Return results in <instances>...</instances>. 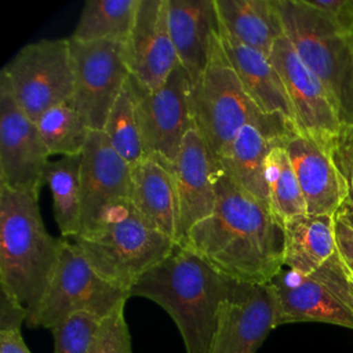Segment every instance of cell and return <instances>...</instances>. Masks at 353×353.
Returning <instances> with one entry per match:
<instances>
[{
    "mask_svg": "<svg viewBox=\"0 0 353 353\" xmlns=\"http://www.w3.org/2000/svg\"><path fill=\"white\" fill-rule=\"evenodd\" d=\"M130 189L131 165L113 149L103 131L91 130L81 153L80 233L90 229L108 205L130 199Z\"/></svg>",
    "mask_w": 353,
    "mask_h": 353,
    "instance_id": "18",
    "label": "cell"
},
{
    "mask_svg": "<svg viewBox=\"0 0 353 353\" xmlns=\"http://www.w3.org/2000/svg\"><path fill=\"white\" fill-rule=\"evenodd\" d=\"M50 152L0 73V185L39 196Z\"/></svg>",
    "mask_w": 353,
    "mask_h": 353,
    "instance_id": "12",
    "label": "cell"
},
{
    "mask_svg": "<svg viewBox=\"0 0 353 353\" xmlns=\"http://www.w3.org/2000/svg\"><path fill=\"white\" fill-rule=\"evenodd\" d=\"M284 148L298 178L306 214L334 215L347 200V192L331 153L299 132L291 134Z\"/></svg>",
    "mask_w": 353,
    "mask_h": 353,
    "instance_id": "19",
    "label": "cell"
},
{
    "mask_svg": "<svg viewBox=\"0 0 353 353\" xmlns=\"http://www.w3.org/2000/svg\"><path fill=\"white\" fill-rule=\"evenodd\" d=\"M334 233L335 245L339 258L353 268V229H350L342 221L334 218Z\"/></svg>",
    "mask_w": 353,
    "mask_h": 353,
    "instance_id": "35",
    "label": "cell"
},
{
    "mask_svg": "<svg viewBox=\"0 0 353 353\" xmlns=\"http://www.w3.org/2000/svg\"><path fill=\"white\" fill-rule=\"evenodd\" d=\"M102 317L88 312H77L68 316L54 328L52 353H88L94 335Z\"/></svg>",
    "mask_w": 353,
    "mask_h": 353,
    "instance_id": "30",
    "label": "cell"
},
{
    "mask_svg": "<svg viewBox=\"0 0 353 353\" xmlns=\"http://www.w3.org/2000/svg\"><path fill=\"white\" fill-rule=\"evenodd\" d=\"M265 181L270 210L283 225L306 214V203L284 143L269 152L265 160Z\"/></svg>",
    "mask_w": 353,
    "mask_h": 353,
    "instance_id": "27",
    "label": "cell"
},
{
    "mask_svg": "<svg viewBox=\"0 0 353 353\" xmlns=\"http://www.w3.org/2000/svg\"><path fill=\"white\" fill-rule=\"evenodd\" d=\"M134 81L148 91L159 90L179 65L168 28V0H139L135 23L124 44Z\"/></svg>",
    "mask_w": 353,
    "mask_h": 353,
    "instance_id": "15",
    "label": "cell"
},
{
    "mask_svg": "<svg viewBox=\"0 0 353 353\" xmlns=\"http://www.w3.org/2000/svg\"><path fill=\"white\" fill-rule=\"evenodd\" d=\"M298 132L281 114H270L245 123L218 160L219 170L247 192L269 204L265 160L269 152Z\"/></svg>",
    "mask_w": 353,
    "mask_h": 353,
    "instance_id": "17",
    "label": "cell"
},
{
    "mask_svg": "<svg viewBox=\"0 0 353 353\" xmlns=\"http://www.w3.org/2000/svg\"><path fill=\"white\" fill-rule=\"evenodd\" d=\"M236 280L190 250L175 245L130 288V296L161 306L175 323L186 353H208L222 303Z\"/></svg>",
    "mask_w": 353,
    "mask_h": 353,
    "instance_id": "2",
    "label": "cell"
},
{
    "mask_svg": "<svg viewBox=\"0 0 353 353\" xmlns=\"http://www.w3.org/2000/svg\"><path fill=\"white\" fill-rule=\"evenodd\" d=\"M269 58L284 83L298 132L330 152L343 124L328 91L284 34L276 40Z\"/></svg>",
    "mask_w": 353,
    "mask_h": 353,
    "instance_id": "13",
    "label": "cell"
},
{
    "mask_svg": "<svg viewBox=\"0 0 353 353\" xmlns=\"http://www.w3.org/2000/svg\"><path fill=\"white\" fill-rule=\"evenodd\" d=\"M330 153L343 179L347 200L353 203V125L341 127Z\"/></svg>",
    "mask_w": 353,
    "mask_h": 353,
    "instance_id": "32",
    "label": "cell"
},
{
    "mask_svg": "<svg viewBox=\"0 0 353 353\" xmlns=\"http://www.w3.org/2000/svg\"><path fill=\"white\" fill-rule=\"evenodd\" d=\"M123 41H79L69 36L73 72L72 103L92 131H102L130 77Z\"/></svg>",
    "mask_w": 353,
    "mask_h": 353,
    "instance_id": "10",
    "label": "cell"
},
{
    "mask_svg": "<svg viewBox=\"0 0 353 353\" xmlns=\"http://www.w3.org/2000/svg\"><path fill=\"white\" fill-rule=\"evenodd\" d=\"M131 80L143 153L160 159L172 168L183 137L193 125L189 105L190 80L181 65L156 91H148L132 77Z\"/></svg>",
    "mask_w": 353,
    "mask_h": 353,
    "instance_id": "11",
    "label": "cell"
},
{
    "mask_svg": "<svg viewBox=\"0 0 353 353\" xmlns=\"http://www.w3.org/2000/svg\"><path fill=\"white\" fill-rule=\"evenodd\" d=\"M276 328V299L270 283L236 281L221 306L208 353H256Z\"/></svg>",
    "mask_w": 353,
    "mask_h": 353,
    "instance_id": "14",
    "label": "cell"
},
{
    "mask_svg": "<svg viewBox=\"0 0 353 353\" xmlns=\"http://www.w3.org/2000/svg\"><path fill=\"white\" fill-rule=\"evenodd\" d=\"M102 131L113 149L130 165H134L145 156L137 121L135 91L131 76L113 103Z\"/></svg>",
    "mask_w": 353,
    "mask_h": 353,
    "instance_id": "29",
    "label": "cell"
},
{
    "mask_svg": "<svg viewBox=\"0 0 353 353\" xmlns=\"http://www.w3.org/2000/svg\"><path fill=\"white\" fill-rule=\"evenodd\" d=\"M1 73L21 109L36 123L46 110L72 99L69 37L44 39L22 47Z\"/></svg>",
    "mask_w": 353,
    "mask_h": 353,
    "instance_id": "9",
    "label": "cell"
},
{
    "mask_svg": "<svg viewBox=\"0 0 353 353\" xmlns=\"http://www.w3.org/2000/svg\"><path fill=\"white\" fill-rule=\"evenodd\" d=\"M131 298L130 292L102 279L80 248L63 239L59 259L48 290L32 319L29 328H54L68 316L88 312L105 317Z\"/></svg>",
    "mask_w": 353,
    "mask_h": 353,
    "instance_id": "8",
    "label": "cell"
},
{
    "mask_svg": "<svg viewBox=\"0 0 353 353\" xmlns=\"http://www.w3.org/2000/svg\"><path fill=\"white\" fill-rule=\"evenodd\" d=\"M0 353H32L23 341L21 327L0 328Z\"/></svg>",
    "mask_w": 353,
    "mask_h": 353,
    "instance_id": "36",
    "label": "cell"
},
{
    "mask_svg": "<svg viewBox=\"0 0 353 353\" xmlns=\"http://www.w3.org/2000/svg\"><path fill=\"white\" fill-rule=\"evenodd\" d=\"M37 199L0 185V290L26 309V321L48 290L63 243L47 232Z\"/></svg>",
    "mask_w": 353,
    "mask_h": 353,
    "instance_id": "3",
    "label": "cell"
},
{
    "mask_svg": "<svg viewBox=\"0 0 353 353\" xmlns=\"http://www.w3.org/2000/svg\"><path fill=\"white\" fill-rule=\"evenodd\" d=\"M215 8L230 36L268 57L284 34L273 0H215Z\"/></svg>",
    "mask_w": 353,
    "mask_h": 353,
    "instance_id": "24",
    "label": "cell"
},
{
    "mask_svg": "<svg viewBox=\"0 0 353 353\" xmlns=\"http://www.w3.org/2000/svg\"><path fill=\"white\" fill-rule=\"evenodd\" d=\"M215 207L178 244L225 276L243 283H270L284 266V225L270 205L222 171L215 182Z\"/></svg>",
    "mask_w": 353,
    "mask_h": 353,
    "instance_id": "1",
    "label": "cell"
},
{
    "mask_svg": "<svg viewBox=\"0 0 353 353\" xmlns=\"http://www.w3.org/2000/svg\"><path fill=\"white\" fill-rule=\"evenodd\" d=\"M26 319V309L8 292L0 290V328L22 327Z\"/></svg>",
    "mask_w": 353,
    "mask_h": 353,
    "instance_id": "34",
    "label": "cell"
},
{
    "mask_svg": "<svg viewBox=\"0 0 353 353\" xmlns=\"http://www.w3.org/2000/svg\"><path fill=\"white\" fill-rule=\"evenodd\" d=\"M171 172L178 200L176 244H179L196 223L212 214L216 200L215 182L221 172L194 124L183 137Z\"/></svg>",
    "mask_w": 353,
    "mask_h": 353,
    "instance_id": "16",
    "label": "cell"
},
{
    "mask_svg": "<svg viewBox=\"0 0 353 353\" xmlns=\"http://www.w3.org/2000/svg\"><path fill=\"white\" fill-rule=\"evenodd\" d=\"M352 41H353V37H352Z\"/></svg>",
    "mask_w": 353,
    "mask_h": 353,
    "instance_id": "39",
    "label": "cell"
},
{
    "mask_svg": "<svg viewBox=\"0 0 353 353\" xmlns=\"http://www.w3.org/2000/svg\"><path fill=\"white\" fill-rule=\"evenodd\" d=\"M189 105L193 124L216 163L245 123L270 116L262 113L244 91L221 34L205 70L190 83Z\"/></svg>",
    "mask_w": 353,
    "mask_h": 353,
    "instance_id": "6",
    "label": "cell"
},
{
    "mask_svg": "<svg viewBox=\"0 0 353 353\" xmlns=\"http://www.w3.org/2000/svg\"><path fill=\"white\" fill-rule=\"evenodd\" d=\"M168 28L179 65L192 83L205 70L219 41L215 0H168Z\"/></svg>",
    "mask_w": 353,
    "mask_h": 353,
    "instance_id": "20",
    "label": "cell"
},
{
    "mask_svg": "<svg viewBox=\"0 0 353 353\" xmlns=\"http://www.w3.org/2000/svg\"><path fill=\"white\" fill-rule=\"evenodd\" d=\"M342 263H343V270H345V274H346V279H347V284H349V288H350V292H352V296H353V268L346 265L343 261H342Z\"/></svg>",
    "mask_w": 353,
    "mask_h": 353,
    "instance_id": "38",
    "label": "cell"
},
{
    "mask_svg": "<svg viewBox=\"0 0 353 353\" xmlns=\"http://www.w3.org/2000/svg\"><path fill=\"white\" fill-rule=\"evenodd\" d=\"M138 6L139 0H88L70 37L79 41L125 43L132 32Z\"/></svg>",
    "mask_w": 353,
    "mask_h": 353,
    "instance_id": "26",
    "label": "cell"
},
{
    "mask_svg": "<svg viewBox=\"0 0 353 353\" xmlns=\"http://www.w3.org/2000/svg\"><path fill=\"white\" fill-rule=\"evenodd\" d=\"M270 285L276 299V327L314 321L353 330V296L338 252L307 276L281 270Z\"/></svg>",
    "mask_w": 353,
    "mask_h": 353,
    "instance_id": "7",
    "label": "cell"
},
{
    "mask_svg": "<svg viewBox=\"0 0 353 353\" xmlns=\"http://www.w3.org/2000/svg\"><path fill=\"white\" fill-rule=\"evenodd\" d=\"M36 125L50 154H61L62 157L81 154L91 132L72 101L46 110L36 120Z\"/></svg>",
    "mask_w": 353,
    "mask_h": 353,
    "instance_id": "28",
    "label": "cell"
},
{
    "mask_svg": "<svg viewBox=\"0 0 353 353\" xmlns=\"http://www.w3.org/2000/svg\"><path fill=\"white\" fill-rule=\"evenodd\" d=\"M221 43L244 91L265 114H281L295 125L284 83L270 58L230 36L219 23Z\"/></svg>",
    "mask_w": 353,
    "mask_h": 353,
    "instance_id": "21",
    "label": "cell"
},
{
    "mask_svg": "<svg viewBox=\"0 0 353 353\" xmlns=\"http://www.w3.org/2000/svg\"><path fill=\"white\" fill-rule=\"evenodd\" d=\"M342 33L353 37V0H305Z\"/></svg>",
    "mask_w": 353,
    "mask_h": 353,
    "instance_id": "33",
    "label": "cell"
},
{
    "mask_svg": "<svg viewBox=\"0 0 353 353\" xmlns=\"http://www.w3.org/2000/svg\"><path fill=\"white\" fill-rule=\"evenodd\" d=\"M130 200L160 232L176 243L178 200L171 168L154 156L131 165Z\"/></svg>",
    "mask_w": 353,
    "mask_h": 353,
    "instance_id": "22",
    "label": "cell"
},
{
    "mask_svg": "<svg viewBox=\"0 0 353 353\" xmlns=\"http://www.w3.org/2000/svg\"><path fill=\"white\" fill-rule=\"evenodd\" d=\"M284 36L321 81L342 124L353 125V41L305 0H273Z\"/></svg>",
    "mask_w": 353,
    "mask_h": 353,
    "instance_id": "5",
    "label": "cell"
},
{
    "mask_svg": "<svg viewBox=\"0 0 353 353\" xmlns=\"http://www.w3.org/2000/svg\"><path fill=\"white\" fill-rule=\"evenodd\" d=\"M336 252L334 215H298L284 222V266L307 276Z\"/></svg>",
    "mask_w": 353,
    "mask_h": 353,
    "instance_id": "23",
    "label": "cell"
},
{
    "mask_svg": "<svg viewBox=\"0 0 353 353\" xmlns=\"http://www.w3.org/2000/svg\"><path fill=\"white\" fill-rule=\"evenodd\" d=\"M334 218L342 221L346 223L350 229H353V203L349 200H345L343 204L338 208V211L334 214Z\"/></svg>",
    "mask_w": 353,
    "mask_h": 353,
    "instance_id": "37",
    "label": "cell"
},
{
    "mask_svg": "<svg viewBox=\"0 0 353 353\" xmlns=\"http://www.w3.org/2000/svg\"><path fill=\"white\" fill-rule=\"evenodd\" d=\"M125 303L102 317L88 353H132L131 334L124 316Z\"/></svg>",
    "mask_w": 353,
    "mask_h": 353,
    "instance_id": "31",
    "label": "cell"
},
{
    "mask_svg": "<svg viewBox=\"0 0 353 353\" xmlns=\"http://www.w3.org/2000/svg\"><path fill=\"white\" fill-rule=\"evenodd\" d=\"M44 182L52 194L54 218L61 236L76 237L81 218V154L48 161Z\"/></svg>",
    "mask_w": 353,
    "mask_h": 353,
    "instance_id": "25",
    "label": "cell"
},
{
    "mask_svg": "<svg viewBox=\"0 0 353 353\" xmlns=\"http://www.w3.org/2000/svg\"><path fill=\"white\" fill-rule=\"evenodd\" d=\"M74 244L102 279L128 292L176 245L130 199L108 205L90 229L74 237Z\"/></svg>",
    "mask_w": 353,
    "mask_h": 353,
    "instance_id": "4",
    "label": "cell"
}]
</instances>
